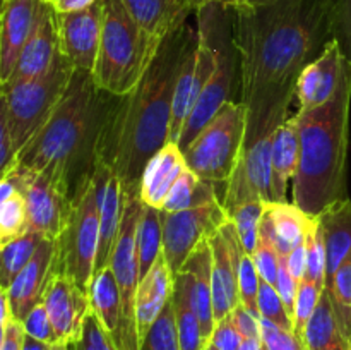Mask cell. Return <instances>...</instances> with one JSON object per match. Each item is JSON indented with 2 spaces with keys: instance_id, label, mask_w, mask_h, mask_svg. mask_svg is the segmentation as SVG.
Returning <instances> with one entry per match:
<instances>
[{
  "instance_id": "obj_1",
  "label": "cell",
  "mask_w": 351,
  "mask_h": 350,
  "mask_svg": "<svg viewBox=\"0 0 351 350\" xmlns=\"http://www.w3.org/2000/svg\"><path fill=\"white\" fill-rule=\"evenodd\" d=\"M332 0H243L235 9V45L247 110L291 105L298 75L331 36Z\"/></svg>"
},
{
  "instance_id": "obj_2",
  "label": "cell",
  "mask_w": 351,
  "mask_h": 350,
  "mask_svg": "<svg viewBox=\"0 0 351 350\" xmlns=\"http://www.w3.org/2000/svg\"><path fill=\"white\" fill-rule=\"evenodd\" d=\"M197 27L189 21L163 38L153 60L132 91L119 96L108 117L99 161L122 182L127 199H141V182L147 161L170 143L175 86L182 62Z\"/></svg>"
},
{
  "instance_id": "obj_3",
  "label": "cell",
  "mask_w": 351,
  "mask_h": 350,
  "mask_svg": "<svg viewBox=\"0 0 351 350\" xmlns=\"http://www.w3.org/2000/svg\"><path fill=\"white\" fill-rule=\"evenodd\" d=\"M117 102L119 96L96 84L93 72L75 69L50 119L17 153L16 167L47 175L74 201L95 175L103 130Z\"/></svg>"
},
{
  "instance_id": "obj_4",
  "label": "cell",
  "mask_w": 351,
  "mask_h": 350,
  "mask_svg": "<svg viewBox=\"0 0 351 350\" xmlns=\"http://www.w3.org/2000/svg\"><path fill=\"white\" fill-rule=\"evenodd\" d=\"M351 64L336 95L314 110H298L300 161L293 178V205L317 216L329 205L348 198L346 158L350 141Z\"/></svg>"
},
{
  "instance_id": "obj_5",
  "label": "cell",
  "mask_w": 351,
  "mask_h": 350,
  "mask_svg": "<svg viewBox=\"0 0 351 350\" xmlns=\"http://www.w3.org/2000/svg\"><path fill=\"white\" fill-rule=\"evenodd\" d=\"M103 33L93 78L115 96L132 91L160 43L151 40L127 10L123 0H103Z\"/></svg>"
},
{
  "instance_id": "obj_6",
  "label": "cell",
  "mask_w": 351,
  "mask_h": 350,
  "mask_svg": "<svg viewBox=\"0 0 351 350\" xmlns=\"http://www.w3.org/2000/svg\"><path fill=\"white\" fill-rule=\"evenodd\" d=\"M74 71V65L60 51L45 74L27 81L3 82L0 91V113L7 120L16 153H19L50 119Z\"/></svg>"
},
{
  "instance_id": "obj_7",
  "label": "cell",
  "mask_w": 351,
  "mask_h": 350,
  "mask_svg": "<svg viewBox=\"0 0 351 350\" xmlns=\"http://www.w3.org/2000/svg\"><path fill=\"white\" fill-rule=\"evenodd\" d=\"M288 112L290 106L287 105L247 110V132L242 158L230 178L221 202L226 211L252 199L274 202L271 156L278 129L285 120L290 119Z\"/></svg>"
},
{
  "instance_id": "obj_8",
  "label": "cell",
  "mask_w": 351,
  "mask_h": 350,
  "mask_svg": "<svg viewBox=\"0 0 351 350\" xmlns=\"http://www.w3.org/2000/svg\"><path fill=\"white\" fill-rule=\"evenodd\" d=\"M247 132V106L242 102H228L199 130L184 150L187 167L218 192L226 187L242 158Z\"/></svg>"
},
{
  "instance_id": "obj_9",
  "label": "cell",
  "mask_w": 351,
  "mask_h": 350,
  "mask_svg": "<svg viewBox=\"0 0 351 350\" xmlns=\"http://www.w3.org/2000/svg\"><path fill=\"white\" fill-rule=\"evenodd\" d=\"M103 175L105 165L98 163L91 180L74 199L67 226L57 239L58 273L71 277L84 290H89L95 277L98 256Z\"/></svg>"
},
{
  "instance_id": "obj_10",
  "label": "cell",
  "mask_w": 351,
  "mask_h": 350,
  "mask_svg": "<svg viewBox=\"0 0 351 350\" xmlns=\"http://www.w3.org/2000/svg\"><path fill=\"white\" fill-rule=\"evenodd\" d=\"M143 211L144 202L141 199H129L127 201L119 240H117V247L113 250L112 263H110L120 292V307H122V335L117 343L119 350H141V336L139 328H137L136 312L137 285L141 280L136 233Z\"/></svg>"
},
{
  "instance_id": "obj_11",
  "label": "cell",
  "mask_w": 351,
  "mask_h": 350,
  "mask_svg": "<svg viewBox=\"0 0 351 350\" xmlns=\"http://www.w3.org/2000/svg\"><path fill=\"white\" fill-rule=\"evenodd\" d=\"M228 220V213L219 201L184 211L170 213L161 209L163 256L173 277L184 268L185 261L199 244L218 233Z\"/></svg>"
},
{
  "instance_id": "obj_12",
  "label": "cell",
  "mask_w": 351,
  "mask_h": 350,
  "mask_svg": "<svg viewBox=\"0 0 351 350\" xmlns=\"http://www.w3.org/2000/svg\"><path fill=\"white\" fill-rule=\"evenodd\" d=\"M3 177H9L26 199L29 230L45 239L57 240L64 233L74 206L67 192L47 175L23 167H14Z\"/></svg>"
},
{
  "instance_id": "obj_13",
  "label": "cell",
  "mask_w": 351,
  "mask_h": 350,
  "mask_svg": "<svg viewBox=\"0 0 351 350\" xmlns=\"http://www.w3.org/2000/svg\"><path fill=\"white\" fill-rule=\"evenodd\" d=\"M103 9L105 2L96 0L84 10L57 12L60 51L77 71H95L101 45Z\"/></svg>"
},
{
  "instance_id": "obj_14",
  "label": "cell",
  "mask_w": 351,
  "mask_h": 350,
  "mask_svg": "<svg viewBox=\"0 0 351 350\" xmlns=\"http://www.w3.org/2000/svg\"><path fill=\"white\" fill-rule=\"evenodd\" d=\"M58 273V242L43 239L33 259L21 270L7 288L10 311L14 319L23 323L38 304L43 302L48 285Z\"/></svg>"
},
{
  "instance_id": "obj_15",
  "label": "cell",
  "mask_w": 351,
  "mask_h": 350,
  "mask_svg": "<svg viewBox=\"0 0 351 350\" xmlns=\"http://www.w3.org/2000/svg\"><path fill=\"white\" fill-rule=\"evenodd\" d=\"M43 305L58 342L72 345L81 338L86 318L93 311L89 290L79 287L67 275L57 273L45 292Z\"/></svg>"
},
{
  "instance_id": "obj_16",
  "label": "cell",
  "mask_w": 351,
  "mask_h": 350,
  "mask_svg": "<svg viewBox=\"0 0 351 350\" xmlns=\"http://www.w3.org/2000/svg\"><path fill=\"white\" fill-rule=\"evenodd\" d=\"M348 64L338 43L329 41L321 57L311 62L298 75L295 86L298 110H314L328 103L338 91Z\"/></svg>"
},
{
  "instance_id": "obj_17",
  "label": "cell",
  "mask_w": 351,
  "mask_h": 350,
  "mask_svg": "<svg viewBox=\"0 0 351 350\" xmlns=\"http://www.w3.org/2000/svg\"><path fill=\"white\" fill-rule=\"evenodd\" d=\"M58 55H60V41H58L57 10L50 3L41 2L29 40L24 45L16 71L12 72L9 81H27L45 74Z\"/></svg>"
},
{
  "instance_id": "obj_18",
  "label": "cell",
  "mask_w": 351,
  "mask_h": 350,
  "mask_svg": "<svg viewBox=\"0 0 351 350\" xmlns=\"http://www.w3.org/2000/svg\"><path fill=\"white\" fill-rule=\"evenodd\" d=\"M43 0H2L0 17V82H7L16 71L36 23Z\"/></svg>"
},
{
  "instance_id": "obj_19",
  "label": "cell",
  "mask_w": 351,
  "mask_h": 350,
  "mask_svg": "<svg viewBox=\"0 0 351 350\" xmlns=\"http://www.w3.org/2000/svg\"><path fill=\"white\" fill-rule=\"evenodd\" d=\"M185 170H189V167L184 151L178 148V144L168 143L147 161L144 168L141 201L149 208H163L168 192Z\"/></svg>"
},
{
  "instance_id": "obj_20",
  "label": "cell",
  "mask_w": 351,
  "mask_h": 350,
  "mask_svg": "<svg viewBox=\"0 0 351 350\" xmlns=\"http://www.w3.org/2000/svg\"><path fill=\"white\" fill-rule=\"evenodd\" d=\"M175 277L165 259L163 253L153 264L146 277H143L137 285L136 297V312H137V328H139L141 340L146 336L151 326L163 312L168 302L173 297Z\"/></svg>"
},
{
  "instance_id": "obj_21",
  "label": "cell",
  "mask_w": 351,
  "mask_h": 350,
  "mask_svg": "<svg viewBox=\"0 0 351 350\" xmlns=\"http://www.w3.org/2000/svg\"><path fill=\"white\" fill-rule=\"evenodd\" d=\"M103 165V163H101ZM127 196L123 192L120 178L105 167L101 187V218H99V247L96 256L95 273L110 266L113 250L119 240L120 226H122L123 211L127 206Z\"/></svg>"
},
{
  "instance_id": "obj_22",
  "label": "cell",
  "mask_w": 351,
  "mask_h": 350,
  "mask_svg": "<svg viewBox=\"0 0 351 350\" xmlns=\"http://www.w3.org/2000/svg\"><path fill=\"white\" fill-rule=\"evenodd\" d=\"M123 3L137 26L158 43L195 12L189 0H123Z\"/></svg>"
},
{
  "instance_id": "obj_23",
  "label": "cell",
  "mask_w": 351,
  "mask_h": 350,
  "mask_svg": "<svg viewBox=\"0 0 351 350\" xmlns=\"http://www.w3.org/2000/svg\"><path fill=\"white\" fill-rule=\"evenodd\" d=\"M311 216L293 202H269L261 222L259 237L269 240L281 256L288 257L295 247L305 242Z\"/></svg>"
},
{
  "instance_id": "obj_24",
  "label": "cell",
  "mask_w": 351,
  "mask_h": 350,
  "mask_svg": "<svg viewBox=\"0 0 351 350\" xmlns=\"http://www.w3.org/2000/svg\"><path fill=\"white\" fill-rule=\"evenodd\" d=\"M213 250V305H215L216 323L233 312L240 302L239 266L233 259L228 242L221 232L209 239Z\"/></svg>"
},
{
  "instance_id": "obj_25",
  "label": "cell",
  "mask_w": 351,
  "mask_h": 350,
  "mask_svg": "<svg viewBox=\"0 0 351 350\" xmlns=\"http://www.w3.org/2000/svg\"><path fill=\"white\" fill-rule=\"evenodd\" d=\"M321 222L322 233H324L326 257V283L332 278L339 266L351 254V201L350 198L336 201L329 205L321 215H317Z\"/></svg>"
},
{
  "instance_id": "obj_26",
  "label": "cell",
  "mask_w": 351,
  "mask_h": 350,
  "mask_svg": "<svg viewBox=\"0 0 351 350\" xmlns=\"http://www.w3.org/2000/svg\"><path fill=\"white\" fill-rule=\"evenodd\" d=\"M182 270L191 271L194 277L195 309L201 321L202 338L209 345L216 326L215 305H213V250L209 240L199 244L197 249L185 261Z\"/></svg>"
},
{
  "instance_id": "obj_27",
  "label": "cell",
  "mask_w": 351,
  "mask_h": 350,
  "mask_svg": "<svg viewBox=\"0 0 351 350\" xmlns=\"http://www.w3.org/2000/svg\"><path fill=\"white\" fill-rule=\"evenodd\" d=\"M298 161H300L298 126L295 117H290L280 126L273 144L271 170H273L274 202H288V182L295 178V174L298 170Z\"/></svg>"
},
{
  "instance_id": "obj_28",
  "label": "cell",
  "mask_w": 351,
  "mask_h": 350,
  "mask_svg": "<svg viewBox=\"0 0 351 350\" xmlns=\"http://www.w3.org/2000/svg\"><path fill=\"white\" fill-rule=\"evenodd\" d=\"M177 323L178 340L182 350H206L208 343L202 338L201 321L194 301V277L191 271L182 270L175 275L173 297H171Z\"/></svg>"
},
{
  "instance_id": "obj_29",
  "label": "cell",
  "mask_w": 351,
  "mask_h": 350,
  "mask_svg": "<svg viewBox=\"0 0 351 350\" xmlns=\"http://www.w3.org/2000/svg\"><path fill=\"white\" fill-rule=\"evenodd\" d=\"M307 350H351V338L345 333L328 290H324L304 331Z\"/></svg>"
},
{
  "instance_id": "obj_30",
  "label": "cell",
  "mask_w": 351,
  "mask_h": 350,
  "mask_svg": "<svg viewBox=\"0 0 351 350\" xmlns=\"http://www.w3.org/2000/svg\"><path fill=\"white\" fill-rule=\"evenodd\" d=\"M89 297H91L93 312L98 316L103 328L108 331L117 345L122 335V307H120V292L112 268L108 266L99 273H95L89 285Z\"/></svg>"
},
{
  "instance_id": "obj_31",
  "label": "cell",
  "mask_w": 351,
  "mask_h": 350,
  "mask_svg": "<svg viewBox=\"0 0 351 350\" xmlns=\"http://www.w3.org/2000/svg\"><path fill=\"white\" fill-rule=\"evenodd\" d=\"M219 201L218 192L209 182L199 178L194 172L189 168L180 175L173 184L171 191L165 199V211H184V209L199 208V206L209 205V202Z\"/></svg>"
},
{
  "instance_id": "obj_32",
  "label": "cell",
  "mask_w": 351,
  "mask_h": 350,
  "mask_svg": "<svg viewBox=\"0 0 351 350\" xmlns=\"http://www.w3.org/2000/svg\"><path fill=\"white\" fill-rule=\"evenodd\" d=\"M136 249L139 259V278L146 277L160 254L163 253V222L161 209L144 205L143 216L136 233Z\"/></svg>"
},
{
  "instance_id": "obj_33",
  "label": "cell",
  "mask_w": 351,
  "mask_h": 350,
  "mask_svg": "<svg viewBox=\"0 0 351 350\" xmlns=\"http://www.w3.org/2000/svg\"><path fill=\"white\" fill-rule=\"evenodd\" d=\"M45 237L40 233L26 232L24 235L3 244L2 253H0V290H7L14 278L21 273L24 266L33 259L38 246L41 244Z\"/></svg>"
},
{
  "instance_id": "obj_34",
  "label": "cell",
  "mask_w": 351,
  "mask_h": 350,
  "mask_svg": "<svg viewBox=\"0 0 351 350\" xmlns=\"http://www.w3.org/2000/svg\"><path fill=\"white\" fill-rule=\"evenodd\" d=\"M267 206H269V202L263 201V199H252V201L237 205L235 208L226 211L228 218L235 223L243 247L249 254L256 250L257 242H259V226L264 215H266Z\"/></svg>"
},
{
  "instance_id": "obj_35",
  "label": "cell",
  "mask_w": 351,
  "mask_h": 350,
  "mask_svg": "<svg viewBox=\"0 0 351 350\" xmlns=\"http://www.w3.org/2000/svg\"><path fill=\"white\" fill-rule=\"evenodd\" d=\"M29 232L26 199L23 192H16L5 199H0V246Z\"/></svg>"
},
{
  "instance_id": "obj_36",
  "label": "cell",
  "mask_w": 351,
  "mask_h": 350,
  "mask_svg": "<svg viewBox=\"0 0 351 350\" xmlns=\"http://www.w3.org/2000/svg\"><path fill=\"white\" fill-rule=\"evenodd\" d=\"M326 290L343 329L351 338V254L326 283Z\"/></svg>"
},
{
  "instance_id": "obj_37",
  "label": "cell",
  "mask_w": 351,
  "mask_h": 350,
  "mask_svg": "<svg viewBox=\"0 0 351 350\" xmlns=\"http://www.w3.org/2000/svg\"><path fill=\"white\" fill-rule=\"evenodd\" d=\"M305 247H307V275H305V278L315 281L319 287L326 290L328 257H326L324 233H322V226L317 216L308 218L307 232H305Z\"/></svg>"
},
{
  "instance_id": "obj_38",
  "label": "cell",
  "mask_w": 351,
  "mask_h": 350,
  "mask_svg": "<svg viewBox=\"0 0 351 350\" xmlns=\"http://www.w3.org/2000/svg\"><path fill=\"white\" fill-rule=\"evenodd\" d=\"M141 350H182L171 301L141 340Z\"/></svg>"
},
{
  "instance_id": "obj_39",
  "label": "cell",
  "mask_w": 351,
  "mask_h": 350,
  "mask_svg": "<svg viewBox=\"0 0 351 350\" xmlns=\"http://www.w3.org/2000/svg\"><path fill=\"white\" fill-rule=\"evenodd\" d=\"M257 305H259V314L263 319H267V321L274 323V325L281 326L285 329H293V319L288 314L280 292L276 290V287L267 283L263 278H261L259 283Z\"/></svg>"
},
{
  "instance_id": "obj_40",
  "label": "cell",
  "mask_w": 351,
  "mask_h": 350,
  "mask_svg": "<svg viewBox=\"0 0 351 350\" xmlns=\"http://www.w3.org/2000/svg\"><path fill=\"white\" fill-rule=\"evenodd\" d=\"M322 294H324V288L319 287L315 281L304 280L298 283V292H297V302H295V314H293V329L297 335L304 336L305 326H307L308 319L314 314L315 307L319 305Z\"/></svg>"
},
{
  "instance_id": "obj_41",
  "label": "cell",
  "mask_w": 351,
  "mask_h": 350,
  "mask_svg": "<svg viewBox=\"0 0 351 350\" xmlns=\"http://www.w3.org/2000/svg\"><path fill=\"white\" fill-rule=\"evenodd\" d=\"M239 290H240V302L245 305L247 309L259 314V305H257V295H259V283H261V275L257 271L256 263H254L252 254L245 253L242 254L239 263Z\"/></svg>"
},
{
  "instance_id": "obj_42",
  "label": "cell",
  "mask_w": 351,
  "mask_h": 350,
  "mask_svg": "<svg viewBox=\"0 0 351 350\" xmlns=\"http://www.w3.org/2000/svg\"><path fill=\"white\" fill-rule=\"evenodd\" d=\"M331 36L351 64V0H332Z\"/></svg>"
},
{
  "instance_id": "obj_43",
  "label": "cell",
  "mask_w": 351,
  "mask_h": 350,
  "mask_svg": "<svg viewBox=\"0 0 351 350\" xmlns=\"http://www.w3.org/2000/svg\"><path fill=\"white\" fill-rule=\"evenodd\" d=\"M261 338L264 350H307L304 336L293 329H285L267 319L261 318Z\"/></svg>"
},
{
  "instance_id": "obj_44",
  "label": "cell",
  "mask_w": 351,
  "mask_h": 350,
  "mask_svg": "<svg viewBox=\"0 0 351 350\" xmlns=\"http://www.w3.org/2000/svg\"><path fill=\"white\" fill-rule=\"evenodd\" d=\"M69 347H71V350H119L112 336L103 328L101 321L93 311L86 318L81 338Z\"/></svg>"
},
{
  "instance_id": "obj_45",
  "label": "cell",
  "mask_w": 351,
  "mask_h": 350,
  "mask_svg": "<svg viewBox=\"0 0 351 350\" xmlns=\"http://www.w3.org/2000/svg\"><path fill=\"white\" fill-rule=\"evenodd\" d=\"M254 263H256L257 271H259L261 278L276 287L278 283V273H280V259L281 254L278 253L276 247L264 237H259L256 250L252 253Z\"/></svg>"
},
{
  "instance_id": "obj_46",
  "label": "cell",
  "mask_w": 351,
  "mask_h": 350,
  "mask_svg": "<svg viewBox=\"0 0 351 350\" xmlns=\"http://www.w3.org/2000/svg\"><path fill=\"white\" fill-rule=\"evenodd\" d=\"M23 325H24V331H26L29 336H33V338L41 340V342H47L50 343V345L58 343L57 333H55L53 325H51V319L50 316H48V311L43 305V302L38 304L36 307L27 314V318L24 319Z\"/></svg>"
},
{
  "instance_id": "obj_47",
  "label": "cell",
  "mask_w": 351,
  "mask_h": 350,
  "mask_svg": "<svg viewBox=\"0 0 351 350\" xmlns=\"http://www.w3.org/2000/svg\"><path fill=\"white\" fill-rule=\"evenodd\" d=\"M242 342V335H240V331L237 329L232 314H230L226 316L225 319L216 323L209 345L216 347V349L219 350H239Z\"/></svg>"
},
{
  "instance_id": "obj_48",
  "label": "cell",
  "mask_w": 351,
  "mask_h": 350,
  "mask_svg": "<svg viewBox=\"0 0 351 350\" xmlns=\"http://www.w3.org/2000/svg\"><path fill=\"white\" fill-rule=\"evenodd\" d=\"M276 290L280 292L281 299H283L288 314H290L291 319H293L295 302H297V292H298V281L295 280L293 275H291L290 270H288V263L285 256H281L280 259V273H278Z\"/></svg>"
},
{
  "instance_id": "obj_49",
  "label": "cell",
  "mask_w": 351,
  "mask_h": 350,
  "mask_svg": "<svg viewBox=\"0 0 351 350\" xmlns=\"http://www.w3.org/2000/svg\"><path fill=\"white\" fill-rule=\"evenodd\" d=\"M232 318L242 338H261V316L254 314L243 304H239L233 309Z\"/></svg>"
},
{
  "instance_id": "obj_50",
  "label": "cell",
  "mask_w": 351,
  "mask_h": 350,
  "mask_svg": "<svg viewBox=\"0 0 351 350\" xmlns=\"http://www.w3.org/2000/svg\"><path fill=\"white\" fill-rule=\"evenodd\" d=\"M16 148H14L12 136H10L9 126L5 117L0 113V177L9 174L16 167Z\"/></svg>"
},
{
  "instance_id": "obj_51",
  "label": "cell",
  "mask_w": 351,
  "mask_h": 350,
  "mask_svg": "<svg viewBox=\"0 0 351 350\" xmlns=\"http://www.w3.org/2000/svg\"><path fill=\"white\" fill-rule=\"evenodd\" d=\"M24 336H26L24 325L12 318L7 325L2 326V342H0V350H23Z\"/></svg>"
},
{
  "instance_id": "obj_52",
  "label": "cell",
  "mask_w": 351,
  "mask_h": 350,
  "mask_svg": "<svg viewBox=\"0 0 351 350\" xmlns=\"http://www.w3.org/2000/svg\"><path fill=\"white\" fill-rule=\"evenodd\" d=\"M287 263L290 273L293 275L295 280L300 283L305 278V275H307V247H305V242L291 250L290 256L287 257Z\"/></svg>"
},
{
  "instance_id": "obj_53",
  "label": "cell",
  "mask_w": 351,
  "mask_h": 350,
  "mask_svg": "<svg viewBox=\"0 0 351 350\" xmlns=\"http://www.w3.org/2000/svg\"><path fill=\"white\" fill-rule=\"evenodd\" d=\"M95 2L96 0H57L53 9L60 14L77 12V10L88 9V7L93 5Z\"/></svg>"
},
{
  "instance_id": "obj_54",
  "label": "cell",
  "mask_w": 351,
  "mask_h": 350,
  "mask_svg": "<svg viewBox=\"0 0 351 350\" xmlns=\"http://www.w3.org/2000/svg\"><path fill=\"white\" fill-rule=\"evenodd\" d=\"M51 345L47 342H41V340L33 338L26 333L24 336V342H23V350H50Z\"/></svg>"
},
{
  "instance_id": "obj_55",
  "label": "cell",
  "mask_w": 351,
  "mask_h": 350,
  "mask_svg": "<svg viewBox=\"0 0 351 350\" xmlns=\"http://www.w3.org/2000/svg\"><path fill=\"white\" fill-rule=\"evenodd\" d=\"M192 5V9L197 10L199 7L206 5V3H211V2H216V3H221V5H228V7H237L239 3H242L243 0H189Z\"/></svg>"
},
{
  "instance_id": "obj_56",
  "label": "cell",
  "mask_w": 351,
  "mask_h": 350,
  "mask_svg": "<svg viewBox=\"0 0 351 350\" xmlns=\"http://www.w3.org/2000/svg\"><path fill=\"white\" fill-rule=\"evenodd\" d=\"M239 350H264L263 338H243Z\"/></svg>"
},
{
  "instance_id": "obj_57",
  "label": "cell",
  "mask_w": 351,
  "mask_h": 350,
  "mask_svg": "<svg viewBox=\"0 0 351 350\" xmlns=\"http://www.w3.org/2000/svg\"><path fill=\"white\" fill-rule=\"evenodd\" d=\"M50 350H71V347H69L67 343L58 342V343H55V345H51Z\"/></svg>"
},
{
  "instance_id": "obj_58",
  "label": "cell",
  "mask_w": 351,
  "mask_h": 350,
  "mask_svg": "<svg viewBox=\"0 0 351 350\" xmlns=\"http://www.w3.org/2000/svg\"><path fill=\"white\" fill-rule=\"evenodd\" d=\"M43 2L50 3V5H55V3H57V0H43Z\"/></svg>"
},
{
  "instance_id": "obj_59",
  "label": "cell",
  "mask_w": 351,
  "mask_h": 350,
  "mask_svg": "<svg viewBox=\"0 0 351 350\" xmlns=\"http://www.w3.org/2000/svg\"><path fill=\"white\" fill-rule=\"evenodd\" d=\"M206 350H219V349H216V347H213V345H208V349Z\"/></svg>"
}]
</instances>
